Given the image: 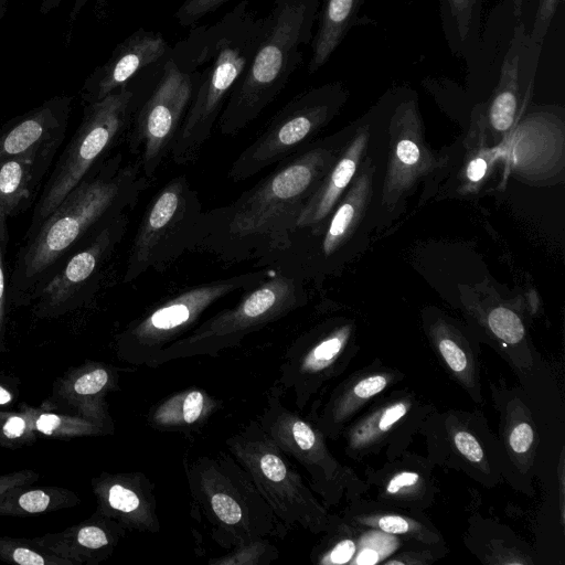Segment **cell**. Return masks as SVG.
I'll use <instances>...</instances> for the list:
<instances>
[{"label":"cell","instance_id":"6da1fadb","mask_svg":"<svg viewBox=\"0 0 565 565\" xmlns=\"http://www.w3.org/2000/svg\"><path fill=\"white\" fill-rule=\"evenodd\" d=\"M338 153L330 145L315 146L281 161L235 201L203 211L190 250L207 252L225 263L254 264L281 250Z\"/></svg>","mask_w":565,"mask_h":565},{"label":"cell","instance_id":"7a4b0ae2","mask_svg":"<svg viewBox=\"0 0 565 565\" xmlns=\"http://www.w3.org/2000/svg\"><path fill=\"white\" fill-rule=\"evenodd\" d=\"M150 182L140 164L125 161L122 153L99 162L33 233L24 236L9 276V303L32 305L68 257L108 222L129 213Z\"/></svg>","mask_w":565,"mask_h":565},{"label":"cell","instance_id":"3957f363","mask_svg":"<svg viewBox=\"0 0 565 565\" xmlns=\"http://www.w3.org/2000/svg\"><path fill=\"white\" fill-rule=\"evenodd\" d=\"M267 26L241 0L217 21L193 29L170 52L183 71H196L198 83L170 158L179 166L195 162L241 76L248 67Z\"/></svg>","mask_w":565,"mask_h":565},{"label":"cell","instance_id":"277c9868","mask_svg":"<svg viewBox=\"0 0 565 565\" xmlns=\"http://www.w3.org/2000/svg\"><path fill=\"white\" fill-rule=\"evenodd\" d=\"M321 0H275L254 56L233 88L218 119L224 136H236L284 90L303 62Z\"/></svg>","mask_w":565,"mask_h":565},{"label":"cell","instance_id":"5b68a950","mask_svg":"<svg viewBox=\"0 0 565 565\" xmlns=\"http://www.w3.org/2000/svg\"><path fill=\"white\" fill-rule=\"evenodd\" d=\"M184 471L193 503L221 547L286 536L287 527L230 452L185 460Z\"/></svg>","mask_w":565,"mask_h":565},{"label":"cell","instance_id":"8992f818","mask_svg":"<svg viewBox=\"0 0 565 565\" xmlns=\"http://www.w3.org/2000/svg\"><path fill=\"white\" fill-rule=\"evenodd\" d=\"M267 277L247 289L232 308L224 309L164 348L149 367L198 355L216 356L237 347L248 334L303 306V280L268 269Z\"/></svg>","mask_w":565,"mask_h":565},{"label":"cell","instance_id":"52a82bcc","mask_svg":"<svg viewBox=\"0 0 565 565\" xmlns=\"http://www.w3.org/2000/svg\"><path fill=\"white\" fill-rule=\"evenodd\" d=\"M139 102L138 89L130 82L105 98L85 105L82 121L44 185L25 235L33 233L105 159L118 138L129 129Z\"/></svg>","mask_w":565,"mask_h":565},{"label":"cell","instance_id":"ba28073f","mask_svg":"<svg viewBox=\"0 0 565 565\" xmlns=\"http://www.w3.org/2000/svg\"><path fill=\"white\" fill-rule=\"evenodd\" d=\"M228 452L248 472L276 518L290 530L300 525L312 532L324 529L326 512L291 465L289 457L250 420L225 440Z\"/></svg>","mask_w":565,"mask_h":565},{"label":"cell","instance_id":"9c48e42d","mask_svg":"<svg viewBox=\"0 0 565 565\" xmlns=\"http://www.w3.org/2000/svg\"><path fill=\"white\" fill-rule=\"evenodd\" d=\"M268 274L267 268H262L209 281L164 300L119 333L118 356L130 364L150 366L164 348L189 333L215 302L257 286Z\"/></svg>","mask_w":565,"mask_h":565},{"label":"cell","instance_id":"30bf717a","mask_svg":"<svg viewBox=\"0 0 565 565\" xmlns=\"http://www.w3.org/2000/svg\"><path fill=\"white\" fill-rule=\"evenodd\" d=\"M347 98L348 90L340 81L296 95L238 154L228 170V178L234 182L244 181L291 157L339 113Z\"/></svg>","mask_w":565,"mask_h":565},{"label":"cell","instance_id":"8fae6325","mask_svg":"<svg viewBox=\"0 0 565 565\" xmlns=\"http://www.w3.org/2000/svg\"><path fill=\"white\" fill-rule=\"evenodd\" d=\"M199 193L184 175L169 180L143 211L131 242L124 282L150 268L163 270L190 250L194 227L202 214Z\"/></svg>","mask_w":565,"mask_h":565},{"label":"cell","instance_id":"7c38bea8","mask_svg":"<svg viewBox=\"0 0 565 565\" xmlns=\"http://www.w3.org/2000/svg\"><path fill=\"white\" fill-rule=\"evenodd\" d=\"M198 83L196 71H183L169 55L161 75L134 114L128 136L143 175L151 181L170 154Z\"/></svg>","mask_w":565,"mask_h":565},{"label":"cell","instance_id":"4fadbf2b","mask_svg":"<svg viewBox=\"0 0 565 565\" xmlns=\"http://www.w3.org/2000/svg\"><path fill=\"white\" fill-rule=\"evenodd\" d=\"M128 224L129 213L117 216L71 255L33 300V313L39 318H56L83 307L97 291Z\"/></svg>","mask_w":565,"mask_h":565},{"label":"cell","instance_id":"5bb4252c","mask_svg":"<svg viewBox=\"0 0 565 565\" xmlns=\"http://www.w3.org/2000/svg\"><path fill=\"white\" fill-rule=\"evenodd\" d=\"M388 132L391 154L382 202L392 206L445 160L426 143L417 96L408 88L403 89L391 113Z\"/></svg>","mask_w":565,"mask_h":565},{"label":"cell","instance_id":"9a60e30c","mask_svg":"<svg viewBox=\"0 0 565 565\" xmlns=\"http://www.w3.org/2000/svg\"><path fill=\"white\" fill-rule=\"evenodd\" d=\"M284 392L276 384L267 395L257 422L274 443L300 463L316 489L327 492L334 479L333 461L324 447L321 431L299 413L282 403Z\"/></svg>","mask_w":565,"mask_h":565},{"label":"cell","instance_id":"2e32d148","mask_svg":"<svg viewBox=\"0 0 565 565\" xmlns=\"http://www.w3.org/2000/svg\"><path fill=\"white\" fill-rule=\"evenodd\" d=\"M351 328L340 326L322 333H308L295 340L286 350L276 382L282 392L290 391L301 409L338 362Z\"/></svg>","mask_w":565,"mask_h":565},{"label":"cell","instance_id":"e0dca14e","mask_svg":"<svg viewBox=\"0 0 565 565\" xmlns=\"http://www.w3.org/2000/svg\"><path fill=\"white\" fill-rule=\"evenodd\" d=\"M171 49L160 32L139 28L118 43L109 58L86 78L81 90L83 103L98 102L129 84L140 72L163 62Z\"/></svg>","mask_w":565,"mask_h":565},{"label":"cell","instance_id":"ac0fdd59","mask_svg":"<svg viewBox=\"0 0 565 565\" xmlns=\"http://www.w3.org/2000/svg\"><path fill=\"white\" fill-rule=\"evenodd\" d=\"M97 510L125 530L156 533L160 530L154 486L141 472H102L92 480Z\"/></svg>","mask_w":565,"mask_h":565},{"label":"cell","instance_id":"d6986e66","mask_svg":"<svg viewBox=\"0 0 565 565\" xmlns=\"http://www.w3.org/2000/svg\"><path fill=\"white\" fill-rule=\"evenodd\" d=\"M72 98L55 96L0 127V159L55 154L68 125Z\"/></svg>","mask_w":565,"mask_h":565},{"label":"cell","instance_id":"ffe728a7","mask_svg":"<svg viewBox=\"0 0 565 565\" xmlns=\"http://www.w3.org/2000/svg\"><path fill=\"white\" fill-rule=\"evenodd\" d=\"M125 531L116 521L95 512L89 519L62 532L32 540L40 547L74 565H96L111 555Z\"/></svg>","mask_w":565,"mask_h":565},{"label":"cell","instance_id":"44dd1931","mask_svg":"<svg viewBox=\"0 0 565 565\" xmlns=\"http://www.w3.org/2000/svg\"><path fill=\"white\" fill-rule=\"evenodd\" d=\"M370 139V125L359 127L351 140L342 148L318 188L305 204L297 230L322 223L333 211L354 178Z\"/></svg>","mask_w":565,"mask_h":565},{"label":"cell","instance_id":"7402d4cb","mask_svg":"<svg viewBox=\"0 0 565 565\" xmlns=\"http://www.w3.org/2000/svg\"><path fill=\"white\" fill-rule=\"evenodd\" d=\"M117 381V372L111 367L98 362L85 363L57 381L54 397L76 415L113 429L105 397L116 388Z\"/></svg>","mask_w":565,"mask_h":565},{"label":"cell","instance_id":"603a6c76","mask_svg":"<svg viewBox=\"0 0 565 565\" xmlns=\"http://www.w3.org/2000/svg\"><path fill=\"white\" fill-rule=\"evenodd\" d=\"M527 42L523 24L513 30V38L504 53L497 85L484 106L486 128L497 137H505L513 127L521 98V63Z\"/></svg>","mask_w":565,"mask_h":565},{"label":"cell","instance_id":"cb8c5ba5","mask_svg":"<svg viewBox=\"0 0 565 565\" xmlns=\"http://www.w3.org/2000/svg\"><path fill=\"white\" fill-rule=\"evenodd\" d=\"M54 154H28L0 159V213L8 218L31 205Z\"/></svg>","mask_w":565,"mask_h":565},{"label":"cell","instance_id":"d4e9b609","mask_svg":"<svg viewBox=\"0 0 565 565\" xmlns=\"http://www.w3.org/2000/svg\"><path fill=\"white\" fill-rule=\"evenodd\" d=\"M221 407V401L201 388L179 391L153 405L148 424L164 431L198 430Z\"/></svg>","mask_w":565,"mask_h":565},{"label":"cell","instance_id":"484cf974","mask_svg":"<svg viewBox=\"0 0 565 565\" xmlns=\"http://www.w3.org/2000/svg\"><path fill=\"white\" fill-rule=\"evenodd\" d=\"M486 0H439V17L448 49L457 58L471 62L480 49Z\"/></svg>","mask_w":565,"mask_h":565},{"label":"cell","instance_id":"4316f807","mask_svg":"<svg viewBox=\"0 0 565 565\" xmlns=\"http://www.w3.org/2000/svg\"><path fill=\"white\" fill-rule=\"evenodd\" d=\"M364 0H322L318 28L311 40L308 73L319 71L355 24Z\"/></svg>","mask_w":565,"mask_h":565},{"label":"cell","instance_id":"83f0119b","mask_svg":"<svg viewBox=\"0 0 565 565\" xmlns=\"http://www.w3.org/2000/svg\"><path fill=\"white\" fill-rule=\"evenodd\" d=\"M79 498L60 487L32 488L24 486L0 498V515L26 516L54 512L78 504Z\"/></svg>","mask_w":565,"mask_h":565},{"label":"cell","instance_id":"f1b7e54d","mask_svg":"<svg viewBox=\"0 0 565 565\" xmlns=\"http://www.w3.org/2000/svg\"><path fill=\"white\" fill-rule=\"evenodd\" d=\"M30 427L36 434L53 438L96 436L109 433L110 428L79 415L56 414L42 408L26 407Z\"/></svg>","mask_w":565,"mask_h":565},{"label":"cell","instance_id":"f546056e","mask_svg":"<svg viewBox=\"0 0 565 565\" xmlns=\"http://www.w3.org/2000/svg\"><path fill=\"white\" fill-rule=\"evenodd\" d=\"M386 384V376L381 374L371 375L359 381L350 390L332 398L331 403L326 406L319 425L324 429L339 426L361 402L383 391Z\"/></svg>","mask_w":565,"mask_h":565},{"label":"cell","instance_id":"4dcf8cb0","mask_svg":"<svg viewBox=\"0 0 565 565\" xmlns=\"http://www.w3.org/2000/svg\"><path fill=\"white\" fill-rule=\"evenodd\" d=\"M0 561L18 565H74L40 547L32 539L0 537Z\"/></svg>","mask_w":565,"mask_h":565},{"label":"cell","instance_id":"1f68e13d","mask_svg":"<svg viewBox=\"0 0 565 565\" xmlns=\"http://www.w3.org/2000/svg\"><path fill=\"white\" fill-rule=\"evenodd\" d=\"M408 409V404L397 402L388 405L362 420L350 433V445L353 448L366 446L388 431Z\"/></svg>","mask_w":565,"mask_h":565},{"label":"cell","instance_id":"d6a6232c","mask_svg":"<svg viewBox=\"0 0 565 565\" xmlns=\"http://www.w3.org/2000/svg\"><path fill=\"white\" fill-rule=\"evenodd\" d=\"M279 557L278 548L262 539L232 548L228 554L217 558H211L210 565H268Z\"/></svg>","mask_w":565,"mask_h":565},{"label":"cell","instance_id":"836d02e7","mask_svg":"<svg viewBox=\"0 0 565 565\" xmlns=\"http://www.w3.org/2000/svg\"><path fill=\"white\" fill-rule=\"evenodd\" d=\"M35 433L30 427L25 406L18 412H0V445L15 448L34 441Z\"/></svg>","mask_w":565,"mask_h":565},{"label":"cell","instance_id":"e575fe53","mask_svg":"<svg viewBox=\"0 0 565 565\" xmlns=\"http://www.w3.org/2000/svg\"><path fill=\"white\" fill-rule=\"evenodd\" d=\"M490 330L502 341L515 344L524 337V327L520 317L509 308L497 307L488 315Z\"/></svg>","mask_w":565,"mask_h":565},{"label":"cell","instance_id":"d590c367","mask_svg":"<svg viewBox=\"0 0 565 565\" xmlns=\"http://www.w3.org/2000/svg\"><path fill=\"white\" fill-rule=\"evenodd\" d=\"M437 348L447 365L457 374L465 376L471 370L469 355L458 338L451 332L439 331Z\"/></svg>","mask_w":565,"mask_h":565},{"label":"cell","instance_id":"8d00e7d4","mask_svg":"<svg viewBox=\"0 0 565 565\" xmlns=\"http://www.w3.org/2000/svg\"><path fill=\"white\" fill-rule=\"evenodd\" d=\"M8 217L0 213V352L6 350V317H7V305L8 298V286L9 279L6 274L4 255L7 250V244L9 239L8 235Z\"/></svg>","mask_w":565,"mask_h":565},{"label":"cell","instance_id":"74e56055","mask_svg":"<svg viewBox=\"0 0 565 565\" xmlns=\"http://www.w3.org/2000/svg\"><path fill=\"white\" fill-rule=\"evenodd\" d=\"M232 0H184L178 8L174 17L179 25L193 26L205 15L215 12Z\"/></svg>","mask_w":565,"mask_h":565},{"label":"cell","instance_id":"f35d334b","mask_svg":"<svg viewBox=\"0 0 565 565\" xmlns=\"http://www.w3.org/2000/svg\"><path fill=\"white\" fill-rule=\"evenodd\" d=\"M561 1L562 0H539L531 30L526 33L529 41L533 45H542Z\"/></svg>","mask_w":565,"mask_h":565},{"label":"cell","instance_id":"ab89813d","mask_svg":"<svg viewBox=\"0 0 565 565\" xmlns=\"http://www.w3.org/2000/svg\"><path fill=\"white\" fill-rule=\"evenodd\" d=\"M473 151L475 154L469 158L463 168V178L468 189L476 188L486 178L494 156L486 147L475 148Z\"/></svg>","mask_w":565,"mask_h":565},{"label":"cell","instance_id":"60d3db41","mask_svg":"<svg viewBox=\"0 0 565 565\" xmlns=\"http://www.w3.org/2000/svg\"><path fill=\"white\" fill-rule=\"evenodd\" d=\"M356 545L351 539H342L317 556L320 564H347L354 556Z\"/></svg>","mask_w":565,"mask_h":565},{"label":"cell","instance_id":"b9f144b4","mask_svg":"<svg viewBox=\"0 0 565 565\" xmlns=\"http://www.w3.org/2000/svg\"><path fill=\"white\" fill-rule=\"evenodd\" d=\"M454 443L459 452L471 462L483 459V450L479 441L470 433L460 430L455 434Z\"/></svg>","mask_w":565,"mask_h":565},{"label":"cell","instance_id":"7bdbcfd3","mask_svg":"<svg viewBox=\"0 0 565 565\" xmlns=\"http://www.w3.org/2000/svg\"><path fill=\"white\" fill-rule=\"evenodd\" d=\"M39 479V475L33 470H21L6 475H0V498L12 489L30 486Z\"/></svg>","mask_w":565,"mask_h":565},{"label":"cell","instance_id":"ee69618b","mask_svg":"<svg viewBox=\"0 0 565 565\" xmlns=\"http://www.w3.org/2000/svg\"><path fill=\"white\" fill-rule=\"evenodd\" d=\"M534 433L530 424L519 423L510 431L509 445L516 454H523L529 450L533 443Z\"/></svg>","mask_w":565,"mask_h":565},{"label":"cell","instance_id":"f6af8a7d","mask_svg":"<svg viewBox=\"0 0 565 565\" xmlns=\"http://www.w3.org/2000/svg\"><path fill=\"white\" fill-rule=\"evenodd\" d=\"M419 481V476L412 471H402L396 473L386 484V492L396 494L404 490L414 488Z\"/></svg>","mask_w":565,"mask_h":565},{"label":"cell","instance_id":"bcb514c9","mask_svg":"<svg viewBox=\"0 0 565 565\" xmlns=\"http://www.w3.org/2000/svg\"><path fill=\"white\" fill-rule=\"evenodd\" d=\"M61 1L62 0H43L42 4L40 7L41 13L45 14L49 11H51L52 9H55L60 4ZM109 1L110 0H75L73 9L70 13V21L73 22L76 19L77 14L81 12L83 7L87 2H95L96 8L99 11H103V10H105V8L109 3Z\"/></svg>","mask_w":565,"mask_h":565},{"label":"cell","instance_id":"7dc6e473","mask_svg":"<svg viewBox=\"0 0 565 565\" xmlns=\"http://www.w3.org/2000/svg\"><path fill=\"white\" fill-rule=\"evenodd\" d=\"M380 530L391 534H403L409 530V523L399 515H382L375 521Z\"/></svg>","mask_w":565,"mask_h":565},{"label":"cell","instance_id":"c3c4849f","mask_svg":"<svg viewBox=\"0 0 565 565\" xmlns=\"http://www.w3.org/2000/svg\"><path fill=\"white\" fill-rule=\"evenodd\" d=\"M379 562V553L371 548L366 547L362 550L356 556L354 563L360 565H373Z\"/></svg>","mask_w":565,"mask_h":565},{"label":"cell","instance_id":"681fc988","mask_svg":"<svg viewBox=\"0 0 565 565\" xmlns=\"http://www.w3.org/2000/svg\"><path fill=\"white\" fill-rule=\"evenodd\" d=\"M12 394L6 387L0 385V406L8 405L12 402Z\"/></svg>","mask_w":565,"mask_h":565},{"label":"cell","instance_id":"f907efd6","mask_svg":"<svg viewBox=\"0 0 565 565\" xmlns=\"http://www.w3.org/2000/svg\"><path fill=\"white\" fill-rule=\"evenodd\" d=\"M407 2H413L414 0H406Z\"/></svg>","mask_w":565,"mask_h":565}]
</instances>
